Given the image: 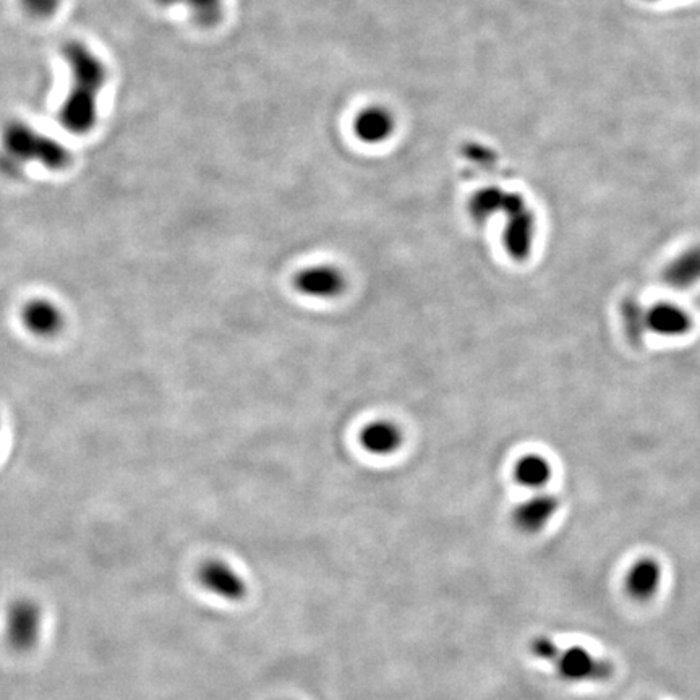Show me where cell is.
<instances>
[{
	"label": "cell",
	"mask_w": 700,
	"mask_h": 700,
	"mask_svg": "<svg viewBox=\"0 0 700 700\" xmlns=\"http://www.w3.org/2000/svg\"><path fill=\"white\" fill-rule=\"evenodd\" d=\"M346 287V278L338 268L329 265L304 269L295 278V289L315 299H333Z\"/></svg>",
	"instance_id": "obj_9"
},
{
	"label": "cell",
	"mask_w": 700,
	"mask_h": 700,
	"mask_svg": "<svg viewBox=\"0 0 700 700\" xmlns=\"http://www.w3.org/2000/svg\"><path fill=\"white\" fill-rule=\"evenodd\" d=\"M652 2H654V0H652Z\"/></svg>",
	"instance_id": "obj_20"
},
{
	"label": "cell",
	"mask_w": 700,
	"mask_h": 700,
	"mask_svg": "<svg viewBox=\"0 0 700 700\" xmlns=\"http://www.w3.org/2000/svg\"><path fill=\"white\" fill-rule=\"evenodd\" d=\"M354 129L360 140L368 141V143L381 141L388 137L389 132L393 130V119L388 116V112L383 111L380 107H370L357 116Z\"/></svg>",
	"instance_id": "obj_15"
},
{
	"label": "cell",
	"mask_w": 700,
	"mask_h": 700,
	"mask_svg": "<svg viewBox=\"0 0 700 700\" xmlns=\"http://www.w3.org/2000/svg\"><path fill=\"white\" fill-rule=\"evenodd\" d=\"M558 511L560 500L555 495L538 491L517 504L513 511V522L522 534H538L550 524Z\"/></svg>",
	"instance_id": "obj_8"
},
{
	"label": "cell",
	"mask_w": 700,
	"mask_h": 700,
	"mask_svg": "<svg viewBox=\"0 0 700 700\" xmlns=\"http://www.w3.org/2000/svg\"><path fill=\"white\" fill-rule=\"evenodd\" d=\"M663 282L675 291H689L700 284V244L684 248L663 268Z\"/></svg>",
	"instance_id": "obj_12"
},
{
	"label": "cell",
	"mask_w": 700,
	"mask_h": 700,
	"mask_svg": "<svg viewBox=\"0 0 700 700\" xmlns=\"http://www.w3.org/2000/svg\"><path fill=\"white\" fill-rule=\"evenodd\" d=\"M663 568L652 556L636 561L626 574V592L636 602H649L662 587Z\"/></svg>",
	"instance_id": "obj_11"
},
{
	"label": "cell",
	"mask_w": 700,
	"mask_h": 700,
	"mask_svg": "<svg viewBox=\"0 0 700 700\" xmlns=\"http://www.w3.org/2000/svg\"><path fill=\"white\" fill-rule=\"evenodd\" d=\"M284 700H294V699H284Z\"/></svg>",
	"instance_id": "obj_19"
},
{
	"label": "cell",
	"mask_w": 700,
	"mask_h": 700,
	"mask_svg": "<svg viewBox=\"0 0 700 700\" xmlns=\"http://www.w3.org/2000/svg\"><path fill=\"white\" fill-rule=\"evenodd\" d=\"M23 323L31 333L38 336H52L62 326V315L54 305L46 300H35L23 308Z\"/></svg>",
	"instance_id": "obj_14"
},
{
	"label": "cell",
	"mask_w": 700,
	"mask_h": 700,
	"mask_svg": "<svg viewBox=\"0 0 700 700\" xmlns=\"http://www.w3.org/2000/svg\"><path fill=\"white\" fill-rule=\"evenodd\" d=\"M514 482L529 490L540 491L553 477V466L548 457L527 453L517 459L513 469Z\"/></svg>",
	"instance_id": "obj_13"
},
{
	"label": "cell",
	"mask_w": 700,
	"mask_h": 700,
	"mask_svg": "<svg viewBox=\"0 0 700 700\" xmlns=\"http://www.w3.org/2000/svg\"><path fill=\"white\" fill-rule=\"evenodd\" d=\"M5 148L13 158L43 164L47 169L60 171L69 166L70 153L64 145L28 125L13 124L5 130Z\"/></svg>",
	"instance_id": "obj_3"
},
{
	"label": "cell",
	"mask_w": 700,
	"mask_h": 700,
	"mask_svg": "<svg viewBox=\"0 0 700 700\" xmlns=\"http://www.w3.org/2000/svg\"><path fill=\"white\" fill-rule=\"evenodd\" d=\"M25 9L36 17H49L59 7V0H22Z\"/></svg>",
	"instance_id": "obj_18"
},
{
	"label": "cell",
	"mask_w": 700,
	"mask_h": 700,
	"mask_svg": "<svg viewBox=\"0 0 700 700\" xmlns=\"http://www.w3.org/2000/svg\"><path fill=\"white\" fill-rule=\"evenodd\" d=\"M62 56L72 72V86L60 107L59 122L67 132L85 135L98 119V96L107 80L106 65L78 41L65 44Z\"/></svg>",
	"instance_id": "obj_1"
},
{
	"label": "cell",
	"mask_w": 700,
	"mask_h": 700,
	"mask_svg": "<svg viewBox=\"0 0 700 700\" xmlns=\"http://www.w3.org/2000/svg\"><path fill=\"white\" fill-rule=\"evenodd\" d=\"M359 441L373 456H393L404 444V432L393 420L378 419L360 430Z\"/></svg>",
	"instance_id": "obj_10"
},
{
	"label": "cell",
	"mask_w": 700,
	"mask_h": 700,
	"mask_svg": "<svg viewBox=\"0 0 700 700\" xmlns=\"http://www.w3.org/2000/svg\"><path fill=\"white\" fill-rule=\"evenodd\" d=\"M43 626V607L35 598H17L5 611V641L15 654H30L43 636Z\"/></svg>",
	"instance_id": "obj_4"
},
{
	"label": "cell",
	"mask_w": 700,
	"mask_h": 700,
	"mask_svg": "<svg viewBox=\"0 0 700 700\" xmlns=\"http://www.w3.org/2000/svg\"><path fill=\"white\" fill-rule=\"evenodd\" d=\"M508 193L501 192L498 188H487L477 193L470 201V214L477 221H487L495 214L503 213L504 200Z\"/></svg>",
	"instance_id": "obj_17"
},
{
	"label": "cell",
	"mask_w": 700,
	"mask_h": 700,
	"mask_svg": "<svg viewBox=\"0 0 700 700\" xmlns=\"http://www.w3.org/2000/svg\"><path fill=\"white\" fill-rule=\"evenodd\" d=\"M503 213L506 214V226L503 231L504 252L514 261H525L534 250L537 221L524 198L517 193H508Z\"/></svg>",
	"instance_id": "obj_5"
},
{
	"label": "cell",
	"mask_w": 700,
	"mask_h": 700,
	"mask_svg": "<svg viewBox=\"0 0 700 700\" xmlns=\"http://www.w3.org/2000/svg\"><path fill=\"white\" fill-rule=\"evenodd\" d=\"M645 328L660 338L678 339L691 333L694 321L691 313L673 302H658L645 312Z\"/></svg>",
	"instance_id": "obj_7"
},
{
	"label": "cell",
	"mask_w": 700,
	"mask_h": 700,
	"mask_svg": "<svg viewBox=\"0 0 700 700\" xmlns=\"http://www.w3.org/2000/svg\"><path fill=\"white\" fill-rule=\"evenodd\" d=\"M529 650L538 660L555 666L558 675L569 683H602L615 673L610 660L597 657L581 645L563 649L550 637L538 636L530 641Z\"/></svg>",
	"instance_id": "obj_2"
},
{
	"label": "cell",
	"mask_w": 700,
	"mask_h": 700,
	"mask_svg": "<svg viewBox=\"0 0 700 700\" xmlns=\"http://www.w3.org/2000/svg\"><path fill=\"white\" fill-rule=\"evenodd\" d=\"M198 585L206 594L226 603L244 602L248 597V582L239 569L222 558H208L195 571Z\"/></svg>",
	"instance_id": "obj_6"
},
{
	"label": "cell",
	"mask_w": 700,
	"mask_h": 700,
	"mask_svg": "<svg viewBox=\"0 0 700 700\" xmlns=\"http://www.w3.org/2000/svg\"><path fill=\"white\" fill-rule=\"evenodd\" d=\"M161 7L182 5L198 25L213 26L221 20L224 0H154Z\"/></svg>",
	"instance_id": "obj_16"
}]
</instances>
